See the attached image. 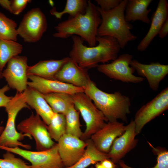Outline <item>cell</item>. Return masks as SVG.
I'll return each instance as SVG.
<instances>
[{
  "instance_id": "2e32d148",
  "label": "cell",
  "mask_w": 168,
  "mask_h": 168,
  "mask_svg": "<svg viewBox=\"0 0 168 168\" xmlns=\"http://www.w3.org/2000/svg\"><path fill=\"white\" fill-rule=\"evenodd\" d=\"M30 81L28 86L34 88L42 94L62 93L71 95L84 92V88L57 80L47 79L34 75L28 76Z\"/></svg>"
},
{
  "instance_id": "7c38bea8",
  "label": "cell",
  "mask_w": 168,
  "mask_h": 168,
  "mask_svg": "<svg viewBox=\"0 0 168 168\" xmlns=\"http://www.w3.org/2000/svg\"><path fill=\"white\" fill-rule=\"evenodd\" d=\"M27 58L25 56L17 55L11 59L2 72L10 88L16 92H23L28 87L27 71L28 67Z\"/></svg>"
},
{
  "instance_id": "d4e9b609",
  "label": "cell",
  "mask_w": 168,
  "mask_h": 168,
  "mask_svg": "<svg viewBox=\"0 0 168 168\" xmlns=\"http://www.w3.org/2000/svg\"><path fill=\"white\" fill-rule=\"evenodd\" d=\"M20 43L12 40L0 39V71L1 72L9 61L18 55L23 50Z\"/></svg>"
},
{
  "instance_id": "5bb4252c",
  "label": "cell",
  "mask_w": 168,
  "mask_h": 168,
  "mask_svg": "<svg viewBox=\"0 0 168 168\" xmlns=\"http://www.w3.org/2000/svg\"><path fill=\"white\" fill-rule=\"evenodd\" d=\"M135 124L133 120L126 125L124 133L115 139L107 154L108 158L115 164L137 146Z\"/></svg>"
},
{
  "instance_id": "52a82bcc",
  "label": "cell",
  "mask_w": 168,
  "mask_h": 168,
  "mask_svg": "<svg viewBox=\"0 0 168 168\" xmlns=\"http://www.w3.org/2000/svg\"><path fill=\"white\" fill-rule=\"evenodd\" d=\"M0 149L19 155L29 161L31 168H64L59 155L57 143L44 151H33L20 147L11 148L0 146Z\"/></svg>"
},
{
  "instance_id": "4fadbf2b",
  "label": "cell",
  "mask_w": 168,
  "mask_h": 168,
  "mask_svg": "<svg viewBox=\"0 0 168 168\" xmlns=\"http://www.w3.org/2000/svg\"><path fill=\"white\" fill-rule=\"evenodd\" d=\"M57 144L59 155L66 168L73 165L80 158L85 151L87 143L80 138L65 133Z\"/></svg>"
},
{
  "instance_id": "1f68e13d",
  "label": "cell",
  "mask_w": 168,
  "mask_h": 168,
  "mask_svg": "<svg viewBox=\"0 0 168 168\" xmlns=\"http://www.w3.org/2000/svg\"><path fill=\"white\" fill-rule=\"evenodd\" d=\"M31 1L30 0H11V13L15 15H19L24 10L27 4Z\"/></svg>"
},
{
  "instance_id": "4316f807",
  "label": "cell",
  "mask_w": 168,
  "mask_h": 168,
  "mask_svg": "<svg viewBox=\"0 0 168 168\" xmlns=\"http://www.w3.org/2000/svg\"><path fill=\"white\" fill-rule=\"evenodd\" d=\"M79 114V112L74 105L65 115L66 122V133L81 138L83 132L81 128Z\"/></svg>"
},
{
  "instance_id": "7402d4cb",
  "label": "cell",
  "mask_w": 168,
  "mask_h": 168,
  "mask_svg": "<svg viewBox=\"0 0 168 168\" xmlns=\"http://www.w3.org/2000/svg\"><path fill=\"white\" fill-rule=\"evenodd\" d=\"M152 0H129L125 9V17L127 21H141L147 24L151 21L148 16L151 9L148 7Z\"/></svg>"
},
{
  "instance_id": "e0dca14e",
  "label": "cell",
  "mask_w": 168,
  "mask_h": 168,
  "mask_svg": "<svg viewBox=\"0 0 168 168\" xmlns=\"http://www.w3.org/2000/svg\"><path fill=\"white\" fill-rule=\"evenodd\" d=\"M54 80L85 88L91 80L87 68L70 58L55 75Z\"/></svg>"
},
{
  "instance_id": "484cf974",
  "label": "cell",
  "mask_w": 168,
  "mask_h": 168,
  "mask_svg": "<svg viewBox=\"0 0 168 168\" xmlns=\"http://www.w3.org/2000/svg\"><path fill=\"white\" fill-rule=\"evenodd\" d=\"M88 5V1L86 0H67L63 10L58 12L55 7L50 11L51 15L56 18L60 19L63 16L68 14L70 17H74L78 15L84 14Z\"/></svg>"
},
{
  "instance_id": "f35d334b",
  "label": "cell",
  "mask_w": 168,
  "mask_h": 168,
  "mask_svg": "<svg viewBox=\"0 0 168 168\" xmlns=\"http://www.w3.org/2000/svg\"><path fill=\"white\" fill-rule=\"evenodd\" d=\"M4 128V127L3 126H0V136L2 134V132H3Z\"/></svg>"
},
{
  "instance_id": "74e56055",
  "label": "cell",
  "mask_w": 168,
  "mask_h": 168,
  "mask_svg": "<svg viewBox=\"0 0 168 168\" xmlns=\"http://www.w3.org/2000/svg\"><path fill=\"white\" fill-rule=\"evenodd\" d=\"M95 168H105L100 162H97L95 164Z\"/></svg>"
},
{
  "instance_id": "ffe728a7",
  "label": "cell",
  "mask_w": 168,
  "mask_h": 168,
  "mask_svg": "<svg viewBox=\"0 0 168 168\" xmlns=\"http://www.w3.org/2000/svg\"><path fill=\"white\" fill-rule=\"evenodd\" d=\"M23 92L27 105L35 110L46 125H49L54 113L42 94L29 86Z\"/></svg>"
},
{
  "instance_id": "ac0fdd59",
  "label": "cell",
  "mask_w": 168,
  "mask_h": 168,
  "mask_svg": "<svg viewBox=\"0 0 168 168\" xmlns=\"http://www.w3.org/2000/svg\"><path fill=\"white\" fill-rule=\"evenodd\" d=\"M130 65L138 75L146 78L149 87L155 91L158 90L160 82L168 74V65L159 63L145 64L133 59Z\"/></svg>"
},
{
  "instance_id": "277c9868",
  "label": "cell",
  "mask_w": 168,
  "mask_h": 168,
  "mask_svg": "<svg viewBox=\"0 0 168 168\" xmlns=\"http://www.w3.org/2000/svg\"><path fill=\"white\" fill-rule=\"evenodd\" d=\"M127 2L128 0H122L117 7L109 11L102 10L97 7L101 19L98 30V36L114 38L121 49L124 48L129 41L137 38L131 32L132 25L125 19L124 12Z\"/></svg>"
},
{
  "instance_id": "60d3db41",
  "label": "cell",
  "mask_w": 168,
  "mask_h": 168,
  "mask_svg": "<svg viewBox=\"0 0 168 168\" xmlns=\"http://www.w3.org/2000/svg\"><path fill=\"white\" fill-rule=\"evenodd\" d=\"M116 168H122L120 166H119V165H117V166H116Z\"/></svg>"
},
{
  "instance_id": "f1b7e54d",
  "label": "cell",
  "mask_w": 168,
  "mask_h": 168,
  "mask_svg": "<svg viewBox=\"0 0 168 168\" xmlns=\"http://www.w3.org/2000/svg\"><path fill=\"white\" fill-rule=\"evenodd\" d=\"M17 26L14 21L0 12V39L17 41Z\"/></svg>"
},
{
  "instance_id": "3957f363",
  "label": "cell",
  "mask_w": 168,
  "mask_h": 168,
  "mask_svg": "<svg viewBox=\"0 0 168 168\" xmlns=\"http://www.w3.org/2000/svg\"><path fill=\"white\" fill-rule=\"evenodd\" d=\"M84 92L92 101L103 114L107 121L120 120L128 123L127 115L130 113V100L119 91L104 92L97 87L91 80L84 88Z\"/></svg>"
},
{
  "instance_id": "8fae6325",
  "label": "cell",
  "mask_w": 168,
  "mask_h": 168,
  "mask_svg": "<svg viewBox=\"0 0 168 168\" xmlns=\"http://www.w3.org/2000/svg\"><path fill=\"white\" fill-rule=\"evenodd\" d=\"M168 109V88L163 90L155 97L142 105L136 112L133 120L136 135L144 126Z\"/></svg>"
},
{
  "instance_id": "9a60e30c",
  "label": "cell",
  "mask_w": 168,
  "mask_h": 168,
  "mask_svg": "<svg viewBox=\"0 0 168 168\" xmlns=\"http://www.w3.org/2000/svg\"><path fill=\"white\" fill-rule=\"evenodd\" d=\"M125 128L126 125L123 123L118 121L108 122L90 138L99 150L107 154L114 141L124 133Z\"/></svg>"
},
{
  "instance_id": "7a4b0ae2",
  "label": "cell",
  "mask_w": 168,
  "mask_h": 168,
  "mask_svg": "<svg viewBox=\"0 0 168 168\" xmlns=\"http://www.w3.org/2000/svg\"><path fill=\"white\" fill-rule=\"evenodd\" d=\"M101 21L97 7L88 0L85 12L59 22L54 27L56 32L53 36L56 38L67 39L75 35L86 42L89 46H95Z\"/></svg>"
},
{
  "instance_id": "d6a6232c",
  "label": "cell",
  "mask_w": 168,
  "mask_h": 168,
  "mask_svg": "<svg viewBox=\"0 0 168 168\" xmlns=\"http://www.w3.org/2000/svg\"><path fill=\"white\" fill-rule=\"evenodd\" d=\"M122 0H96L99 8L104 11L112 10L117 7Z\"/></svg>"
},
{
  "instance_id": "6da1fadb",
  "label": "cell",
  "mask_w": 168,
  "mask_h": 168,
  "mask_svg": "<svg viewBox=\"0 0 168 168\" xmlns=\"http://www.w3.org/2000/svg\"><path fill=\"white\" fill-rule=\"evenodd\" d=\"M72 39L73 44L69 57L79 66L87 69L97 67L99 63L104 64L114 60L121 49L117 40L110 36H97L98 44L89 47L84 45L77 36L73 35Z\"/></svg>"
},
{
  "instance_id": "8992f818",
  "label": "cell",
  "mask_w": 168,
  "mask_h": 168,
  "mask_svg": "<svg viewBox=\"0 0 168 168\" xmlns=\"http://www.w3.org/2000/svg\"><path fill=\"white\" fill-rule=\"evenodd\" d=\"M72 96L74 106L81 114L86 124V129L81 139L86 140L102 128L107 120L84 92H79Z\"/></svg>"
},
{
  "instance_id": "f546056e",
  "label": "cell",
  "mask_w": 168,
  "mask_h": 168,
  "mask_svg": "<svg viewBox=\"0 0 168 168\" xmlns=\"http://www.w3.org/2000/svg\"><path fill=\"white\" fill-rule=\"evenodd\" d=\"M148 143L152 148V152L157 156V163L153 167L148 168H168V151L164 147H154L149 142ZM119 165L122 168H135L126 165L124 161H120Z\"/></svg>"
},
{
  "instance_id": "44dd1931",
  "label": "cell",
  "mask_w": 168,
  "mask_h": 168,
  "mask_svg": "<svg viewBox=\"0 0 168 168\" xmlns=\"http://www.w3.org/2000/svg\"><path fill=\"white\" fill-rule=\"evenodd\" d=\"M69 58V57H67L59 60L40 61L33 65L28 66L27 75L54 80L56 74Z\"/></svg>"
},
{
  "instance_id": "8d00e7d4",
  "label": "cell",
  "mask_w": 168,
  "mask_h": 168,
  "mask_svg": "<svg viewBox=\"0 0 168 168\" xmlns=\"http://www.w3.org/2000/svg\"><path fill=\"white\" fill-rule=\"evenodd\" d=\"M11 0H0V6L12 13Z\"/></svg>"
},
{
  "instance_id": "83f0119b",
  "label": "cell",
  "mask_w": 168,
  "mask_h": 168,
  "mask_svg": "<svg viewBox=\"0 0 168 168\" xmlns=\"http://www.w3.org/2000/svg\"><path fill=\"white\" fill-rule=\"evenodd\" d=\"M47 130L53 140L58 142L65 134L66 131V122L65 115L55 113L50 124L47 125Z\"/></svg>"
},
{
  "instance_id": "9c48e42d",
  "label": "cell",
  "mask_w": 168,
  "mask_h": 168,
  "mask_svg": "<svg viewBox=\"0 0 168 168\" xmlns=\"http://www.w3.org/2000/svg\"><path fill=\"white\" fill-rule=\"evenodd\" d=\"M133 58L131 54H124L110 63L99 64L97 69L99 72L111 79L126 83H140L144 78L133 75L135 70L130 65Z\"/></svg>"
},
{
  "instance_id": "d590c367",
  "label": "cell",
  "mask_w": 168,
  "mask_h": 168,
  "mask_svg": "<svg viewBox=\"0 0 168 168\" xmlns=\"http://www.w3.org/2000/svg\"><path fill=\"white\" fill-rule=\"evenodd\" d=\"M105 168H116L117 165L109 159H104L100 162Z\"/></svg>"
},
{
  "instance_id": "4dcf8cb0",
  "label": "cell",
  "mask_w": 168,
  "mask_h": 168,
  "mask_svg": "<svg viewBox=\"0 0 168 168\" xmlns=\"http://www.w3.org/2000/svg\"><path fill=\"white\" fill-rule=\"evenodd\" d=\"M0 158V168H31L22 160L15 156L14 154L8 151Z\"/></svg>"
},
{
  "instance_id": "b9f144b4",
  "label": "cell",
  "mask_w": 168,
  "mask_h": 168,
  "mask_svg": "<svg viewBox=\"0 0 168 168\" xmlns=\"http://www.w3.org/2000/svg\"><path fill=\"white\" fill-rule=\"evenodd\" d=\"M89 168H94V167L93 166H91V167H90Z\"/></svg>"
},
{
  "instance_id": "cb8c5ba5",
  "label": "cell",
  "mask_w": 168,
  "mask_h": 168,
  "mask_svg": "<svg viewBox=\"0 0 168 168\" xmlns=\"http://www.w3.org/2000/svg\"><path fill=\"white\" fill-rule=\"evenodd\" d=\"M86 141L87 146L80 158L73 165L64 168H86L91 165L109 159L107 154L99 150L90 138L86 139Z\"/></svg>"
},
{
  "instance_id": "603a6c76",
  "label": "cell",
  "mask_w": 168,
  "mask_h": 168,
  "mask_svg": "<svg viewBox=\"0 0 168 168\" xmlns=\"http://www.w3.org/2000/svg\"><path fill=\"white\" fill-rule=\"evenodd\" d=\"M42 94L54 113L65 115L69 109L74 105L73 100L71 95L62 93Z\"/></svg>"
},
{
  "instance_id": "30bf717a",
  "label": "cell",
  "mask_w": 168,
  "mask_h": 168,
  "mask_svg": "<svg viewBox=\"0 0 168 168\" xmlns=\"http://www.w3.org/2000/svg\"><path fill=\"white\" fill-rule=\"evenodd\" d=\"M20 132L30 135L34 139L37 151L49 149L55 143L50 137L47 130V125L38 114L32 113L28 118L17 125Z\"/></svg>"
},
{
  "instance_id": "e575fe53",
  "label": "cell",
  "mask_w": 168,
  "mask_h": 168,
  "mask_svg": "<svg viewBox=\"0 0 168 168\" xmlns=\"http://www.w3.org/2000/svg\"><path fill=\"white\" fill-rule=\"evenodd\" d=\"M168 33V18L166 21L158 34L159 37L161 39H163Z\"/></svg>"
},
{
  "instance_id": "5b68a950",
  "label": "cell",
  "mask_w": 168,
  "mask_h": 168,
  "mask_svg": "<svg viewBox=\"0 0 168 168\" xmlns=\"http://www.w3.org/2000/svg\"><path fill=\"white\" fill-rule=\"evenodd\" d=\"M5 108L7 119L6 126L0 136V146L11 148L20 147L26 150L30 149V145L23 144L20 141L25 137L30 139L32 137L28 134L18 132L15 126L16 119L19 112L24 108L30 109L26 103L24 92H16Z\"/></svg>"
},
{
  "instance_id": "d6986e66",
  "label": "cell",
  "mask_w": 168,
  "mask_h": 168,
  "mask_svg": "<svg viewBox=\"0 0 168 168\" xmlns=\"http://www.w3.org/2000/svg\"><path fill=\"white\" fill-rule=\"evenodd\" d=\"M168 18V4L166 0H160L152 18L148 31L137 46L140 51H145L157 35L166 21Z\"/></svg>"
},
{
  "instance_id": "ab89813d",
  "label": "cell",
  "mask_w": 168,
  "mask_h": 168,
  "mask_svg": "<svg viewBox=\"0 0 168 168\" xmlns=\"http://www.w3.org/2000/svg\"><path fill=\"white\" fill-rule=\"evenodd\" d=\"M3 77L2 76V72L0 71V79H1Z\"/></svg>"
},
{
  "instance_id": "ba28073f",
  "label": "cell",
  "mask_w": 168,
  "mask_h": 168,
  "mask_svg": "<svg viewBox=\"0 0 168 168\" xmlns=\"http://www.w3.org/2000/svg\"><path fill=\"white\" fill-rule=\"evenodd\" d=\"M47 28L45 14L40 8H35L24 15L17 28V32L24 42L35 43L41 39Z\"/></svg>"
},
{
  "instance_id": "836d02e7",
  "label": "cell",
  "mask_w": 168,
  "mask_h": 168,
  "mask_svg": "<svg viewBox=\"0 0 168 168\" xmlns=\"http://www.w3.org/2000/svg\"><path fill=\"white\" fill-rule=\"evenodd\" d=\"M10 89L7 85L0 88V107H5L12 98V96H8L5 94Z\"/></svg>"
}]
</instances>
